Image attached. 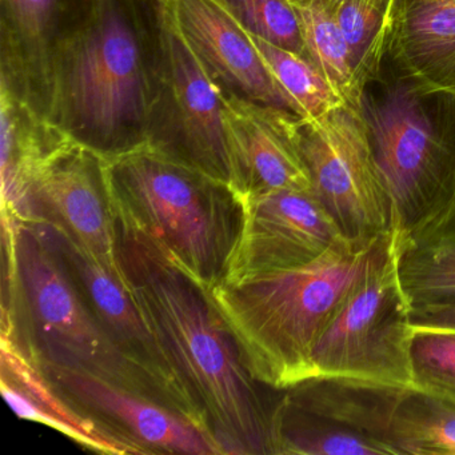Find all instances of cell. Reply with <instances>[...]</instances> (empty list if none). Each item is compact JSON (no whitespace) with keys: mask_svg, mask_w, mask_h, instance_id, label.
Here are the masks:
<instances>
[{"mask_svg":"<svg viewBox=\"0 0 455 455\" xmlns=\"http://www.w3.org/2000/svg\"><path fill=\"white\" fill-rule=\"evenodd\" d=\"M110 204L122 283L212 435L226 454H271V425L283 390L271 395V387L247 371L212 290L164 242Z\"/></svg>","mask_w":455,"mask_h":455,"instance_id":"1","label":"cell"},{"mask_svg":"<svg viewBox=\"0 0 455 455\" xmlns=\"http://www.w3.org/2000/svg\"><path fill=\"white\" fill-rule=\"evenodd\" d=\"M164 81V0H92L63 42L46 119L103 158L148 143Z\"/></svg>","mask_w":455,"mask_h":455,"instance_id":"2","label":"cell"},{"mask_svg":"<svg viewBox=\"0 0 455 455\" xmlns=\"http://www.w3.org/2000/svg\"><path fill=\"white\" fill-rule=\"evenodd\" d=\"M395 231L346 241L300 267L212 287V297L257 382L284 390L316 377L313 351L335 314L383 262Z\"/></svg>","mask_w":455,"mask_h":455,"instance_id":"3","label":"cell"},{"mask_svg":"<svg viewBox=\"0 0 455 455\" xmlns=\"http://www.w3.org/2000/svg\"><path fill=\"white\" fill-rule=\"evenodd\" d=\"M2 225V334L12 337L36 364L92 375L188 417L172 394L114 345L38 226L4 212Z\"/></svg>","mask_w":455,"mask_h":455,"instance_id":"4","label":"cell"},{"mask_svg":"<svg viewBox=\"0 0 455 455\" xmlns=\"http://www.w3.org/2000/svg\"><path fill=\"white\" fill-rule=\"evenodd\" d=\"M110 201L164 242L209 287L225 281L243 225L230 186L143 145L103 158Z\"/></svg>","mask_w":455,"mask_h":455,"instance_id":"5","label":"cell"},{"mask_svg":"<svg viewBox=\"0 0 455 455\" xmlns=\"http://www.w3.org/2000/svg\"><path fill=\"white\" fill-rule=\"evenodd\" d=\"M425 95L395 82L362 103L378 164L390 191L396 236L441 212L455 196V145L433 124Z\"/></svg>","mask_w":455,"mask_h":455,"instance_id":"6","label":"cell"},{"mask_svg":"<svg viewBox=\"0 0 455 455\" xmlns=\"http://www.w3.org/2000/svg\"><path fill=\"white\" fill-rule=\"evenodd\" d=\"M297 140L313 193L351 242L395 231L393 198L362 108L345 105L319 121L298 119Z\"/></svg>","mask_w":455,"mask_h":455,"instance_id":"7","label":"cell"},{"mask_svg":"<svg viewBox=\"0 0 455 455\" xmlns=\"http://www.w3.org/2000/svg\"><path fill=\"white\" fill-rule=\"evenodd\" d=\"M411 311L399 279L394 238L387 257L356 286L322 332L313 351L316 377L414 385Z\"/></svg>","mask_w":455,"mask_h":455,"instance_id":"8","label":"cell"},{"mask_svg":"<svg viewBox=\"0 0 455 455\" xmlns=\"http://www.w3.org/2000/svg\"><path fill=\"white\" fill-rule=\"evenodd\" d=\"M2 212L60 228L121 279L103 156L68 134L36 162Z\"/></svg>","mask_w":455,"mask_h":455,"instance_id":"9","label":"cell"},{"mask_svg":"<svg viewBox=\"0 0 455 455\" xmlns=\"http://www.w3.org/2000/svg\"><path fill=\"white\" fill-rule=\"evenodd\" d=\"M146 145L231 188L222 94L180 36L167 0H164V81Z\"/></svg>","mask_w":455,"mask_h":455,"instance_id":"10","label":"cell"},{"mask_svg":"<svg viewBox=\"0 0 455 455\" xmlns=\"http://www.w3.org/2000/svg\"><path fill=\"white\" fill-rule=\"evenodd\" d=\"M243 225L225 281L313 263L348 241L313 190H282L246 199Z\"/></svg>","mask_w":455,"mask_h":455,"instance_id":"11","label":"cell"},{"mask_svg":"<svg viewBox=\"0 0 455 455\" xmlns=\"http://www.w3.org/2000/svg\"><path fill=\"white\" fill-rule=\"evenodd\" d=\"M36 225L60 255L87 308L114 345L135 367L172 394L190 419L212 435L206 415L183 387L164 348L121 279L60 228L44 223Z\"/></svg>","mask_w":455,"mask_h":455,"instance_id":"12","label":"cell"},{"mask_svg":"<svg viewBox=\"0 0 455 455\" xmlns=\"http://www.w3.org/2000/svg\"><path fill=\"white\" fill-rule=\"evenodd\" d=\"M36 366L74 406L142 454L226 455L209 431L177 410L92 375L49 363Z\"/></svg>","mask_w":455,"mask_h":455,"instance_id":"13","label":"cell"},{"mask_svg":"<svg viewBox=\"0 0 455 455\" xmlns=\"http://www.w3.org/2000/svg\"><path fill=\"white\" fill-rule=\"evenodd\" d=\"M170 14L222 97L294 114L251 33L217 0H167Z\"/></svg>","mask_w":455,"mask_h":455,"instance_id":"14","label":"cell"},{"mask_svg":"<svg viewBox=\"0 0 455 455\" xmlns=\"http://www.w3.org/2000/svg\"><path fill=\"white\" fill-rule=\"evenodd\" d=\"M92 0H2V84L46 119L63 42Z\"/></svg>","mask_w":455,"mask_h":455,"instance_id":"15","label":"cell"},{"mask_svg":"<svg viewBox=\"0 0 455 455\" xmlns=\"http://www.w3.org/2000/svg\"><path fill=\"white\" fill-rule=\"evenodd\" d=\"M231 188L242 202L282 190H313L297 140L298 116L223 97Z\"/></svg>","mask_w":455,"mask_h":455,"instance_id":"16","label":"cell"},{"mask_svg":"<svg viewBox=\"0 0 455 455\" xmlns=\"http://www.w3.org/2000/svg\"><path fill=\"white\" fill-rule=\"evenodd\" d=\"M386 55L423 95L455 100V0H393Z\"/></svg>","mask_w":455,"mask_h":455,"instance_id":"17","label":"cell"},{"mask_svg":"<svg viewBox=\"0 0 455 455\" xmlns=\"http://www.w3.org/2000/svg\"><path fill=\"white\" fill-rule=\"evenodd\" d=\"M0 390L15 414L50 426L105 454H142L138 447L68 402L9 335L2 334Z\"/></svg>","mask_w":455,"mask_h":455,"instance_id":"18","label":"cell"},{"mask_svg":"<svg viewBox=\"0 0 455 455\" xmlns=\"http://www.w3.org/2000/svg\"><path fill=\"white\" fill-rule=\"evenodd\" d=\"M395 255L412 310L455 303V196L422 225L395 234Z\"/></svg>","mask_w":455,"mask_h":455,"instance_id":"19","label":"cell"},{"mask_svg":"<svg viewBox=\"0 0 455 455\" xmlns=\"http://www.w3.org/2000/svg\"><path fill=\"white\" fill-rule=\"evenodd\" d=\"M271 454L395 455L355 428L291 403L284 390L274 411Z\"/></svg>","mask_w":455,"mask_h":455,"instance_id":"20","label":"cell"},{"mask_svg":"<svg viewBox=\"0 0 455 455\" xmlns=\"http://www.w3.org/2000/svg\"><path fill=\"white\" fill-rule=\"evenodd\" d=\"M390 446L395 455H455V399L409 386L396 409Z\"/></svg>","mask_w":455,"mask_h":455,"instance_id":"21","label":"cell"},{"mask_svg":"<svg viewBox=\"0 0 455 455\" xmlns=\"http://www.w3.org/2000/svg\"><path fill=\"white\" fill-rule=\"evenodd\" d=\"M291 6L299 23L306 57L347 105L362 108L366 89L359 84L350 50L331 12L315 2Z\"/></svg>","mask_w":455,"mask_h":455,"instance_id":"22","label":"cell"},{"mask_svg":"<svg viewBox=\"0 0 455 455\" xmlns=\"http://www.w3.org/2000/svg\"><path fill=\"white\" fill-rule=\"evenodd\" d=\"M251 36L298 118L305 122L319 121L345 105V100L306 55L276 46L254 34Z\"/></svg>","mask_w":455,"mask_h":455,"instance_id":"23","label":"cell"},{"mask_svg":"<svg viewBox=\"0 0 455 455\" xmlns=\"http://www.w3.org/2000/svg\"><path fill=\"white\" fill-rule=\"evenodd\" d=\"M391 4L393 0H350L331 12L350 50L363 89L379 76L386 55Z\"/></svg>","mask_w":455,"mask_h":455,"instance_id":"24","label":"cell"},{"mask_svg":"<svg viewBox=\"0 0 455 455\" xmlns=\"http://www.w3.org/2000/svg\"><path fill=\"white\" fill-rule=\"evenodd\" d=\"M411 369L414 386L455 399V329L414 327Z\"/></svg>","mask_w":455,"mask_h":455,"instance_id":"25","label":"cell"},{"mask_svg":"<svg viewBox=\"0 0 455 455\" xmlns=\"http://www.w3.org/2000/svg\"><path fill=\"white\" fill-rule=\"evenodd\" d=\"M247 31L306 55L297 14L287 0H217Z\"/></svg>","mask_w":455,"mask_h":455,"instance_id":"26","label":"cell"},{"mask_svg":"<svg viewBox=\"0 0 455 455\" xmlns=\"http://www.w3.org/2000/svg\"><path fill=\"white\" fill-rule=\"evenodd\" d=\"M412 324L423 329H455V303L414 308Z\"/></svg>","mask_w":455,"mask_h":455,"instance_id":"27","label":"cell"},{"mask_svg":"<svg viewBox=\"0 0 455 455\" xmlns=\"http://www.w3.org/2000/svg\"><path fill=\"white\" fill-rule=\"evenodd\" d=\"M290 4H305V2H315V4H321L322 6L326 7L330 12H334L335 9L340 6V4L350 2V0H287Z\"/></svg>","mask_w":455,"mask_h":455,"instance_id":"28","label":"cell"}]
</instances>
